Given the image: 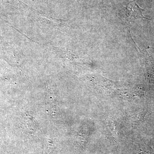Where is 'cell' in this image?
Listing matches in <instances>:
<instances>
[{
    "label": "cell",
    "mask_w": 154,
    "mask_h": 154,
    "mask_svg": "<svg viewBox=\"0 0 154 154\" xmlns=\"http://www.w3.org/2000/svg\"><path fill=\"white\" fill-rule=\"evenodd\" d=\"M125 11L127 20L129 22L138 19H149L143 15L144 10L140 8L134 1H131L127 4Z\"/></svg>",
    "instance_id": "6da1fadb"
}]
</instances>
